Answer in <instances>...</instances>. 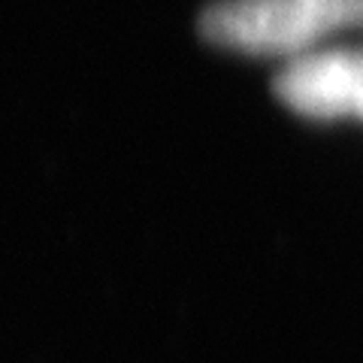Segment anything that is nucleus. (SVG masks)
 Segmentation results:
<instances>
[{
	"label": "nucleus",
	"instance_id": "f257e3e1",
	"mask_svg": "<svg viewBox=\"0 0 363 363\" xmlns=\"http://www.w3.org/2000/svg\"><path fill=\"white\" fill-rule=\"evenodd\" d=\"M363 28V0H218L203 33L218 49L257 58H300Z\"/></svg>",
	"mask_w": 363,
	"mask_h": 363
},
{
	"label": "nucleus",
	"instance_id": "f03ea898",
	"mask_svg": "<svg viewBox=\"0 0 363 363\" xmlns=\"http://www.w3.org/2000/svg\"><path fill=\"white\" fill-rule=\"evenodd\" d=\"M276 94L303 118L363 121V49L324 45L291 58L276 79Z\"/></svg>",
	"mask_w": 363,
	"mask_h": 363
}]
</instances>
